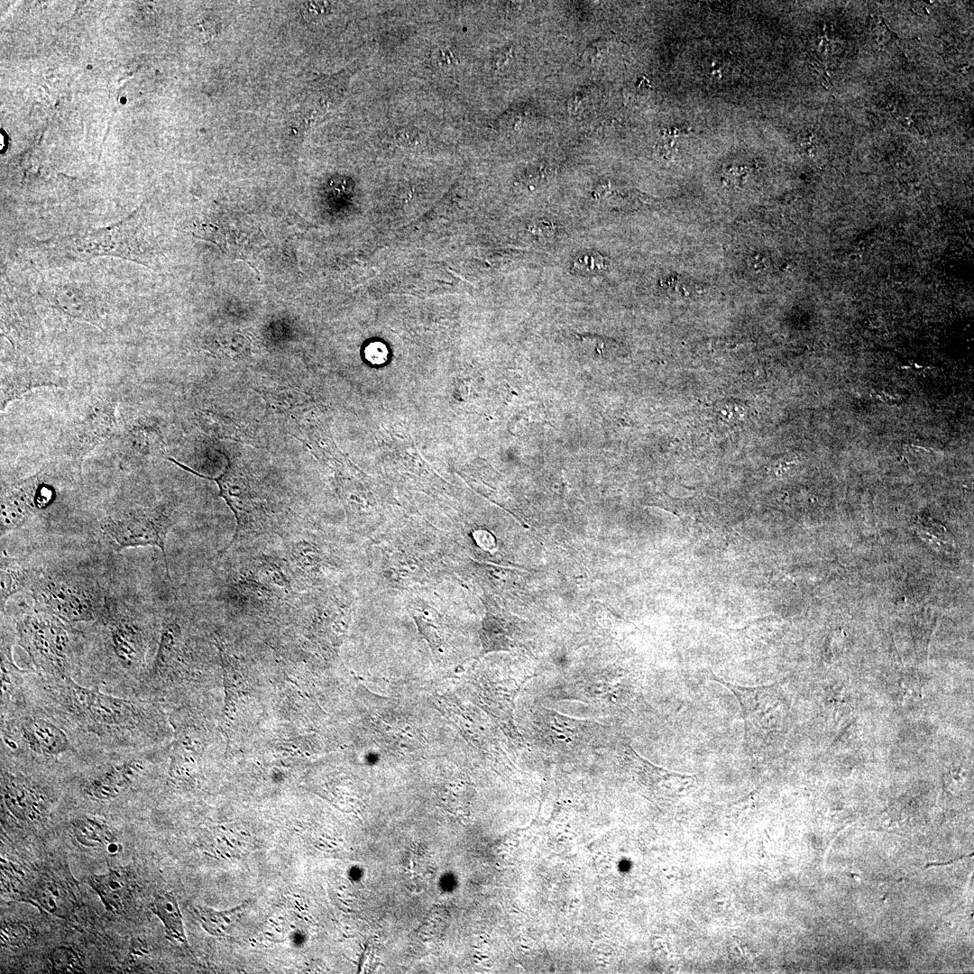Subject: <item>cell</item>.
Here are the masks:
<instances>
[{"mask_svg":"<svg viewBox=\"0 0 974 974\" xmlns=\"http://www.w3.org/2000/svg\"><path fill=\"white\" fill-rule=\"evenodd\" d=\"M30 936L28 928L15 922L5 923L1 927V944L3 947L17 951L23 947Z\"/></svg>","mask_w":974,"mask_h":974,"instance_id":"23","label":"cell"},{"mask_svg":"<svg viewBox=\"0 0 974 974\" xmlns=\"http://www.w3.org/2000/svg\"><path fill=\"white\" fill-rule=\"evenodd\" d=\"M144 763L132 758L107 767L93 776L84 791L91 799L109 801L119 796L142 774Z\"/></svg>","mask_w":974,"mask_h":974,"instance_id":"13","label":"cell"},{"mask_svg":"<svg viewBox=\"0 0 974 974\" xmlns=\"http://www.w3.org/2000/svg\"><path fill=\"white\" fill-rule=\"evenodd\" d=\"M68 249L82 259L111 255L145 262L142 220L128 218L109 227L78 234L69 241Z\"/></svg>","mask_w":974,"mask_h":974,"instance_id":"6","label":"cell"},{"mask_svg":"<svg viewBox=\"0 0 974 974\" xmlns=\"http://www.w3.org/2000/svg\"><path fill=\"white\" fill-rule=\"evenodd\" d=\"M17 632L19 644L35 666L59 678L69 676L71 649L64 621L39 610L18 620Z\"/></svg>","mask_w":974,"mask_h":974,"instance_id":"3","label":"cell"},{"mask_svg":"<svg viewBox=\"0 0 974 974\" xmlns=\"http://www.w3.org/2000/svg\"><path fill=\"white\" fill-rule=\"evenodd\" d=\"M21 731L29 748L37 754L54 757L71 749L66 733L47 719L29 718L23 722Z\"/></svg>","mask_w":974,"mask_h":974,"instance_id":"15","label":"cell"},{"mask_svg":"<svg viewBox=\"0 0 974 974\" xmlns=\"http://www.w3.org/2000/svg\"><path fill=\"white\" fill-rule=\"evenodd\" d=\"M712 677V681L724 685L737 699L743 716L747 740L774 724L780 701L773 685L742 686L715 675Z\"/></svg>","mask_w":974,"mask_h":974,"instance_id":"9","label":"cell"},{"mask_svg":"<svg viewBox=\"0 0 974 974\" xmlns=\"http://www.w3.org/2000/svg\"><path fill=\"white\" fill-rule=\"evenodd\" d=\"M172 525L171 519L161 510L138 509L104 520L101 528L119 550L147 546L158 547L163 556L167 576L171 581L166 541Z\"/></svg>","mask_w":974,"mask_h":974,"instance_id":"5","label":"cell"},{"mask_svg":"<svg viewBox=\"0 0 974 974\" xmlns=\"http://www.w3.org/2000/svg\"><path fill=\"white\" fill-rule=\"evenodd\" d=\"M63 680L76 708L90 720L101 724L119 726L126 724L135 717L136 711L130 701L106 694L97 689L81 686L70 676Z\"/></svg>","mask_w":974,"mask_h":974,"instance_id":"10","label":"cell"},{"mask_svg":"<svg viewBox=\"0 0 974 974\" xmlns=\"http://www.w3.org/2000/svg\"><path fill=\"white\" fill-rule=\"evenodd\" d=\"M52 299L57 307L74 317L87 321L97 320V306L83 289L69 284L60 286L54 290Z\"/></svg>","mask_w":974,"mask_h":974,"instance_id":"16","label":"cell"},{"mask_svg":"<svg viewBox=\"0 0 974 974\" xmlns=\"http://www.w3.org/2000/svg\"><path fill=\"white\" fill-rule=\"evenodd\" d=\"M52 491L38 476L11 485L2 493L0 533L4 536L23 527L34 513L45 508Z\"/></svg>","mask_w":974,"mask_h":974,"instance_id":"8","label":"cell"},{"mask_svg":"<svg viewBox=\"0 0 974 974\" xmlns=\"http://www.w3.org/2000/svg\"><path fill=\"white\" fill-rule=\"evenodd\" d=\"M167 459L190 473L204 479L215 481L219 487L220 495L226 501L234 513L235 519L234 535L229 543L220 550V556L227 552L242 538L245 537L247 534L255 532L262 528L259 525L258 517L247 491L245 481L240 479L235 473L232 472L230 470V465L227 467V470L218 477H209L196 472L171 457H168Z\"/></svg>","mask_w":974,"mask_h":974,"instance_id":"7","label":"cell"},{"mask_svg":"<svg viewBox=\"0 0 974 974\" xmlns=\"http://www.w3.org/2000/svg\"><path fill=\"white\" fill-rule=\"evenodd\" d=\"M74 837L86 847L106 846L116 841L108 825L102 820L89 815H82L71 822Z\"/></svg>","mask_w":974,"mask_h":974,"instance_id":"20","label":"cell"},{"mask_svg":"<svg viewBox=\"0 0 974 974\" xmlns=\"http://www.w3.org/2000/svg\"><path fill=\"white\" fill-rule=\"evenodd\" d=\"M151 909L162 922L170 938L181 943H187L182 915L172 894L164 893L158 896L152 904Z\"/></svg>","mask_w":974,"mask_h":974,"instance_id":"21","label":"cell"},{"mask_svg":"<svg viewBox=\"0 0 974 974\" xmlns=\"http://www.w3.org/2000/svg\"><path fill=\"white\" fill-rule=\"evenodd\" d=\"M453 545L447 530L425 519L391 521L366 546L372 596L452 577Z\"/></svg>","mask_w":974,"mask_h":974,"instance_id":"1","label":"cell"},{"mask_svg":"<svg viewBox=\"0 0 974 974\" xmlns=\"http://www.w3.org/2000/svg\"><path fill=\"white\" fill-rule=\"evenodd\" d=\"M52 972L60 974L80 973L84 967L79 955L70 947L59 946L49 954Z\"/></svg>","mask_w":974,"mask_h":974,"instance_id":"22","label":"cell"},{"mask_svg":"<svg viewBox=\"0 0 974 974\" xmlns=\"http://www.w3.org/2000/svg\"><path fill=\"white\" fill-rule=\"evenodd\" d=\"M104 618L110 620L109 637L113 653L122 667L139 668L144 659L146 643L143 631L133 619L117 615L112 602Z\"/></svg>","mask_w":974,"mask_h":974,"instance_id":"11","label":"cell"},{"mask_svg":"<svg viewBox=\"0 0 974 974\" xmlns=\"http://www.w3.org/2000/svg\"><path fill=\"white\" fill-rule=\"evenodd\" d=\"M285 543L295 572L311 587L327 588L345 569V556L320 534H295Z\"/></svg>","mask_w":974,"mask_h":974,"instance_id":"4","label":"cell"},{"mask_svg":"<svg viewBox=\"0 0 974 974\" xmlns=\"http://www.w3.org/2000/svg\"><path fill=\"white\" fill-rule=\"evenodd\" d=\"M2 796L5 807L20 821L40 820L47 810L46 802L40 793L11 775H5L3 778Z\"/></svg>","mask_w":974,"mask_h":974,"instance_id":"14","label":"cell"},{"mask_svg":"<svg viewBox=\"0 0 974 974\" xmlns=\"http://www.w3.org/2000/svg\"><path fill=\"white\" fill-rule=\"evenodd\" d=\"M20 669L14 665L10 647L5 646L1 649V680L2 697L8 694L12 690L13 678L18 675Z\"/></svg>","mask_w":974,"mask_h":974,"instance_id":"24","label":"cell"},{"mask_svg":"<svg viewBox=\"0 0 974 974\" xmlns=\"http://www.w3.org/2000/svg\"><path fill=\"white\" fill-rule=\"evenodd\" d=\"M34 899L44 911L59 918H67L74 908L71 894L63 884L53 879L38 883Z\"/></svg>","mask_w":974,"mask_h":974,"instance_id":"17","label":"cell"},{"mask_svg":"<svg viewBox=\"0 0 974 974\" xmlns=\"http://www.w3.org/2000/svg\"><path fill=\"white\" fill-rule=\"evenodd\" d=\"M89 885L96 892L105 908L111 913L122 910L127 886L123 876L116 870L89 877Z\"/></svg>","mask_w":974,"mask_h":974,"instance_id":"18","label":"cell"},{"mask_svg":"<svg viewBox=\"0 0 974 974\" xmlns=\"http://www.w3.org/2000/svg\"><path fill=\"white\" fill-rule=\"evenodd\" d=\"M348 78L349 76L343 72L313 81L307 87L299 104L300 122L310 127L335 108L345 95Z\"/></svg>","mask_w":974,"mask_h":974,"instance_id":"12","label":"cell"},{"mask_svg":"<svg viewBox=\"0 0 974 974\" xmlns=\"http://www.w3.org/2000/svg\"><path fill=\"white\" fill-rule=\"evenodd\" d=\"M31 590L39 610L69 623L104 618L111 602L96 583L76 574H36Z\"/></svg>","mask_w":974,"mask_h":974,"instance_id":"2","label":"cell"},{"mask_svg":"<svg viewBox=\"0 0 974 974\" xmlns=\"http://www.w3.org/2000/svg\"><path fill=\"white\" fill-rule=\"evenodd\" d=\"M179 635V627L174 623L167 625L161 637L154 666H162L170 658Z\"/></svg>","mask_w":974,"mask_h":974,"instance_id":"25","label":"cell"},{"mask_svg":"<svg viewBox=\"0 0 974 974\" xmlns=\"http://www.w3.org/2000/svg\"><path fill=\"white\" fill-rule=\"evenodd\" d=\"M607 268L606 261L598 253L585 254L574 262V271L582 274H593Z\"/></svg>","mask_w":974,"mask_h":974,"instance_id":"26","label":"cell"},{"mask_svg":"<svg viewBox=\"0 0 974 974\" xmlns=\"http://www.w3.org/2000/svg\"><path fill=\"white\" fill-rule=\"evenodd\" d=\"M36 573L32 572L16 560L1 556L0 567V605L5 606L11 596L32 584Z\"/></svg>","mask_w":974,"mask_h":974,"instance_id":"19","label":"cell"},{"mask_svg":"<svg viewBox=\"0 0 974 974\" xmlns=\"http://www.w3.org/2000/svg\"><path fill=\"white\" fill-rule=\"evenodd\" d=\"M106 850L110 854H115L120 850V845L115 841L106 845Z\"/></svg>","mask_w":974,"mask_h":974,"instance_id":"27","label":"cell"}]
</instances>
